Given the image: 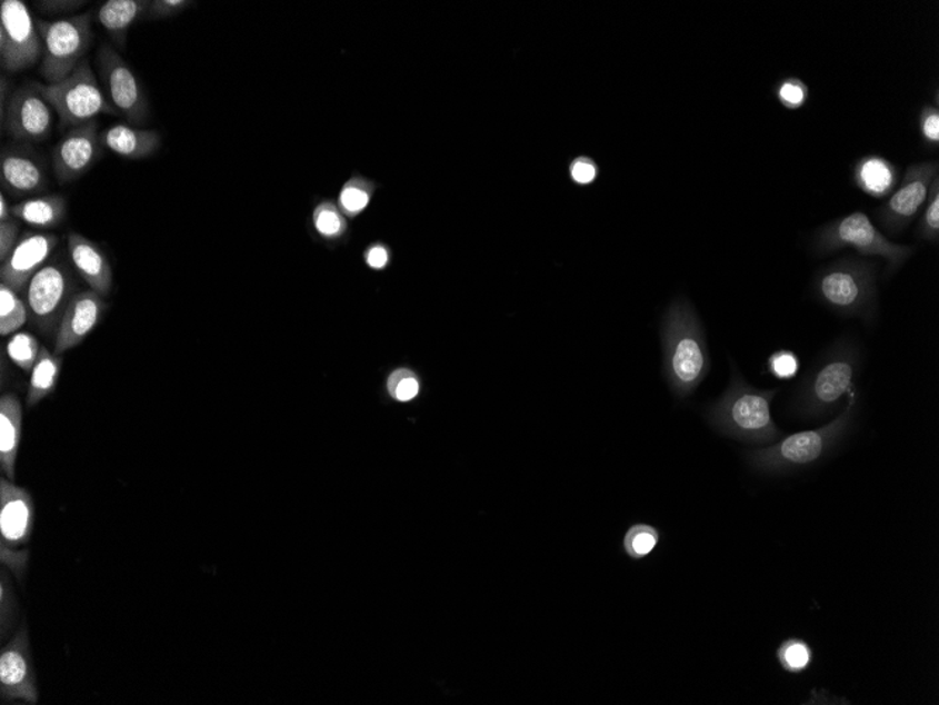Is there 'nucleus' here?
<instances>
[{
	"label": "nucleus",
	"instance_id": "nucleus-1",
	"mask_svg": "<svg viewBox=\"0 0 939 705\" xmlns=\"http://www.w3.org/2000/svg\"><path fill=\"white\" fill-rule=\"evenodd\" d=\"M665 375L672 394L686 399L699 388L710 369L707 336L687 299L673 300L661 328Z\"/></svg>",
	"mask_w": 939,
	"mask_h": 705
},
{
	"label": "nucleus",
	"instance_id": "nucleus-2",
	"mask_svg": "<svg viewBox=\"0 0 939 705\" xmlns=\"http://www.w3.org/2000/svg\"><path fill=\"white\" fill-rule=\"evenodd\" d=\"M723 396L708 410V420L716 431L748 444L777 441L781 431L773 423L771 403L778 390L758 389L747 384L736 365Z\"/></svg>",
	"mask_w": 939,
	"mask_h": 705
},
{
	"label": "nucleus",
	"instance_id": "nucleus-3",
	"mask_svg": "<svg viewBox=\"0 0 939 705\" xmlns=\"http://www.w3.org/2000/svg\"><path fill=\"white\" fill-rule=\"evenodd\" d=\"M877 269L869 259H838L816 274V299L837 315L871 322L878 311Z\"/></svg>",
	"mask_w": 939,
	"mask_h": 705
},
{
	"label": "nucleus",
	"instance_id": "nucleus-4",
	"mask_svg": "<svg viewBox=\"0 0 939 705\" xmlns=\"http://www.w3.org/2000/svg\"><path fill=\"white\" fill-rule=\"evenodd\" d=\"M861 365V349L852 339H840L827 349L800 389L805 413L823 416L835 411L843 397L850 396L856 388Z\"/></svg>",
	"mask_w": 939,
	"mask_h": 705
},
{
	"label": "nucleus",
	"instance_id": "nucleus-5",
	"mask_svg": "<svg viewBox=\"0 0 939 705\" xmlns=\"http://www.w3.org/2000/svg\"><path fill=\"white\" fill-rule=\"evenodd\" d=\"M815 252L825 257L851 248L859 256L882 258L888 265L886 275H893L915 254V247L890 241L863 211L840 217L816 232Z\"/></svg>",
	"mask_w": 939,
	"mask_h": 705
},
{
	"label": "nucleus",
	"instance_id": "nucleus-6",
	"mask_svg": "<svg viewBox=\"0 0 939 705\" xmlns=\"http://www.w3.org/2000/svg\"><path fill=\"white\" fill-rule=\"evenodd\" d=\"M856 403V391H852L846 408L835 421L810 431L792 434L771 447L755 450L748 454L750 464L763 471H787L819 463L850 428Z\"/></svg>",
	"mask_w": 939,
	"mask_h": 705
},
{
	"label": "nucleus",
	"instance_id": "nucleus-7",
	"mask_svg": "<svg viewBox=\"0 0 939 705\" xmlns=\"http://www.w3.org/2000/svg\"><path fill=\"white\" fill-rule=\"evenodd\" d=\"M37 28L42 41L41 77L49 83L61 82L87 60L94 39L92 14L39 20Z\"/></svg>",
	"mask_w": 939,
	"mask_h": 705
},
{
	"label": "nucleus",
	"instance_id": "nucleus-8",
	"mask_svg": "<svg viewBox=\"0 0 939 705\" xmlns=\"http://www.w3.org/2000/svg\"><path fill=\"white\" fill-rule=\"evenodd\" d=\"M42 93L56 110L60 129H76L97 120L100 115L119 116L100 88L97 76L84 60L76 71L61 82L41 83Z\"/></svg>",
	"mask_w": 939,
	"mask_h": 705
},
{
	"label": "nucleus",
	"instance_id": "nucleus-9",
	"mask_svg": "<svg viewBox=\"0 0 939 705\" xmlns=\"http://www.w3.org/2000/svg\"><path fill=\"white\" fill-rule=\"evenodd\" d=\"M76 280L68 265L49 262L36 274L26 289L29 318L41 332L50 334L58 326L73 299Z\"/></svg>",
	"mask_w": 939,
	"mask_h": 705
},
{
	"label": "nucleus",
	"instance_id": "nucleus-10",
	"mask_svg": "<svg viewBox=\"0 0 939 705\" xmlns=\"http://www.w3.org/2000/svg\"><path fill=\"white\" fill-rule=\"evenodd\" d=\"M42 57V41L37 21L23 0L0 3V58L2 67L18 73L33 67Z\"/></svg>",
	"mask_w": 939,
	"mask_h": 705
},
{
	"label": "nucleus",
	"instance_id": "nucleus-11",
	"mask_svg": "<svg viewBox=\"0 0 939 705\" xmlns=\"http://www.w3.org/2000/svg\"><path fill=\"white\" fill-rule=\"evenodd\" d=\"M98 66L106 97L117 113L131 126L144 125L150 118V102L129 63L113 47L103 44L98 52Z\"/></svg>",
	"mask_w": 939,
	"mask_h": 705
},
{
	"label": "nucleus",
	"instance_id": "nucleus-12",
	"mask_svg": "<svg viewBox=\"0 0 939 705\" xmlns=\"http://www.w3.org/2000/svg\"><path fill=\"white\" fill-rule=\"evenodd\" d=\"M938 162L912 163L903 180L877 211V219L883 230L896 236L910 225L925 208L933 179L939 177Z\"/></svg>",
	"mask_w": 939,
	"mask_h": 705
},
{
	"label": "nucleus",
	"instance_id": "nucleus-13",
	"mask_svg": "<svg viewBox=\"0 0 939 705\" xmlns=\"http://www.w3.org/2000/svg\"><path fill=\"white\" fill-rule=\"evenodd\" d=\"M56 110L42 93L41 83L30 82L10 97L4 115L7 131L21 142H42L51 136Z\"/></svg>",
	"mask_w": 939,
	"mask_h": 705
},
{
	"label": "nucleus",
	"instance_id": "nucleus-14",
	"mask_svg": "<svg viewBox=\"0 0 939 705\" xmlns=\"http://www.w3.org/2000/svg\"><path fill=\"white\" fill-rule=\"evenodd\" d=\"M34 503L33 497L23 487L16 486L12 480H0V534H2V556L12 555L7 560L12 565L16 560V572L24 567L20 562L21 545L28 544L33 533Z\"/></svg>",
	"mask_w": 939,
	"mask_h": 705
},
{
	"label": "nucleus",
	"instance_id": "nucleus-15",
	"mask_svg": "<svg viewBox=\"0 0 939 705\" xmlns=\"http://www.w3.org/2000/svg\"><path fill=\"white\" fill-rule=\"evenodd\" d=\"M103 148L97 120L69 130L52 151V169L58 183L67 185L82 178L102 157Z\"/></svg>",
	"mask_w": 939,
	"mask_h": 705
},
{
	"label": "nucleus",
	"instance_id": "nucleus-16",
	"mask_svg": "<svg viewBox=\"0 0 939 705\" xmlns=\"http://www.w3.org/2000/svg\"><path fill=\"white\" fill-rule=\"evenodd\" d=\"M0 694L3 702L29 704L39 702L29 636L26 629L16 635L0 655Z\"/></svg>",
	"mask_w": 939,
	"mask_h": 705
},
{
	"label": "nucleus",
	"instance_id": "nucleus-17",
	"mask_svg": "<svg viewBox=\"0 0 939 705\" xmlns=\"http://www.w3.org/2000/svg\"><path fill=\"white\" fill-rule=\"evenodd\" d=\"M58 237L49 232H28L16 244L13 251L2 262L0 279L14 291L28 289L30 280L49 264Z\"/></svg>",
	"mask_w": 939,
	"mask_h": 705
},
{
	"label": "nucleus",
	"instance_id": "nucleus-18",
	"mask_svg": "<svg viewBox=\"0 0 939 705\" xmlns=\"http://www.w3.org/2000/svg\"><path fill=\"white\" fill-rule=\"evenodd\" d=\"M106 309L108 305L97 291L84 290L73 296L58 326L54 354L62 355L81 346L83 339L102 321Z\"/></svg>",
	"mask_w": 939,
	"mask_h": 705
},
{
	"label": "nucleus",
	"instance_id": "nucleus-19",
	"mask_svg": "<svg viewBox=\"0 0 939 705\" xmlns=\"http://www.w3.org/2000/svg\"><path fill=\"white\" fill-rule=\"evenodd\" d=\"M3 189L13 196H31L47 189V171L39 153L29 147L3 148L0 158Z\"/></svg>",
	"mask_w": 939,
	"mask_h": 705
},
{
	"label": "nucleus",
	"instance_id": "nucleus-20",
	"mask_svg": "<svg viewBox=\"0 0 939 705\" xmlns=\"http://www.w3.org/2000/svg\"><path fill=\"white\" fill-rule=\"evenodd\" d=\"M67 241L69 258L79 277L102 298L109 296L113 288V269L103 249L78 232H71Z\"/></svg>",
	"mask_w": 939,
	"mask_h": 705
},
{
	"label": "nucleus",
	"instance_id": "nucleus-21",
	"mask_svg": "<svg viewBox=\"0 0 939 705\" xmlns=\"http://www.w3.org/2000/svg\"><path fill=\"white\" fill-rule=\"evenodd\" d=\"M102 142L116 156L137 161L153 156L162 145V137L156 130L117 123L106 129Z\"/></svg>",
	"mask_w": 939,
	"mask_h": 705
},
{
	"label": "nucleus",
	"instance_id": "nucleus-22",
	"mask_svg": "<svg viewBox=\"0 0 939 705\" xmlns=\"http://www.w3.org/2000/svg\"><path fill=\"white\" fill-rule=\"evenodd\" d=\"M21 427H23V408L14 395H4L0 399V465L10 480L16 476V460H18Z\"/></svg>",
	"mask_w": 939,
	"mask_h": 705
},
{
	"label": "nucleus",
	"instance_id": "nucleus-23",
	"mask_svg": "<svg viewBox=\"0 0 939 705\" xmlns=\"http://www.w3.org/2000/svg\"><path fill=\"white\" fill-rule=\"evenodd\" d=\"M148 0H109L98 9L97 18L106 33L120 49H124L127 34L150 9Z\"/></svg>",
	"mask_w": 939,
	"mask_h": 705
},
{
	"label": "nucleus",
	"instance_id": "nucleus-24",
	"mask_svg": "<svg viewBox=\"0 0 939 705\" xmlns=\"http://www.w3.org/2000/svg\"><path fill=\"white\" fill-rule=\"evenodd\" d=\"M12 216L34 229H54L67 216V200L61 195L36 196L13 206Z\"/></svg>",
	"mask_w": 939,
	"mask_h": 705
},
{
	"label": "nucleus",
	"instance_id": "nucleus-25",
	"mask_svg": "<svg viewBox=\"0 0 939 705\" xmlns=\"http://www.w3.org/2000/svg\"><path fill=\"white\" fill-rule=\"evenodd\" d=\"M898 169L882 157L859 159L853 168V182L863 193L872 198H885L898 183Z\"/></svg>",
	"mask_w": 939,
	"mask_h": 705
},
{
	"label": "nucleus",
	"instance_id": "nucleus-26",
	"mask_svg": "<svg viewBox=\"0 0 939 705\" xmlns=\"http://www.w3.org/2000/svg\"><path fill=\"white\" fill-rule=\"evenodd\" d=\"M61 368L62 359L60 355L51 354L49 349L42 347L34 369L31 370L28 391L29 407L39 405L42 399H46L47 396H50L56 390L58 379H60Z\"/></svg>",
	"mask_w": 939,
	"mask_h": 705
},
{
	"label": "nucleus",
	"instance_id": "nucleus-27",
	"mask_svg": "<svg viewBox=\"0 0 939 705\" xmlns=\"http://www.w3.org/2000/svg\"><path fill=\"white\" fill-rule=\"evenodd\" d=\"M28 320V305L19 298L18 291L0 285V334L3 337L16 334Z\"/></svg>",
	"mask_w": 939,
	"mask_h": 705
},
{
	"label": "nucleus",
	"instance_id": "nucleus-28",
	"mask_svg": "<svg viewBox=\"0 0 939 705\" xmlns=\"http://www.w3.org/2000/svg\"><path fill=\"white\" fill-rule=\"evenodd\" d=\"M659 543V529L647 526V524H636L625 535L623 550L629 558L639 560L649 556Z\"/></svg>",
	"mask_w": 939,
	"mask_h": 705
},
{
	"label": "nucleus",
	"instance_id": "nucleus-29",
	"mask_svg": "<svg viewBox=\"0 0 939 705\" xmlns=\"http://www.w3.org/2000/svg\"><path fill=\"white\" fill-rule=\"evenodd\" d=\"M41 352L40 344L34 336L29 332H16L8 342L9 358L13 360L19 368L31 373L34 369L37 359Z\"/></svg>",
	"mask_w": 939,
	"mask_h": 705
},
{
	"label": "nucleus",
	"instance_id": "nucleus-30",
	"mask_svg": "<svg viewBox=\"0 0 939 705\" xmlns=\"http://www.w3.org/2000/svg\"><path fill=\"white\" fill-rule=\"evenodd\" d=\"M917 237L937 244L939 240V177L933 179L925 214L917 226Z\"/></svg>",
	"mask_w": 939,
	"mask_h": 705
},
{
	"label": "nucleus",
	"instance_id": "nucleus-31",
	"mask_svg": "<svg viewBox=\"0 0 939 705\" xmlns=\"http://www.w3.org/2000/svg\"><path fill=\"white\" fill-rule=\"evenodd\" d=\"M778 659L785 671L799 673L808 669L811 662V649L803 641L790 639L781 645L778 651Z\"/></svg>",
	"mask_w": 939,
	"mask_h": 705
},
{
	"label": "nucleus",
	"instance_id": "nucleus-32",
	"mask_svg": "<svg viewBox=\"0 0 939 705\" xmlns=\"http://www.w3.org/2000/svg\"><path fill=\"white\" fill-rule=\"evenodd\" d=\"M800 359L798 354L790 349H778L769 355L767 370L778 380L793 379L799 374Z\"/></svg>",
	"mask_w": 939,
	"mask_h": 705
},
{
	"label": "nucleus",
	"instance_id": "nucleus-33",
	"mask_svg": "<svg viewBox=\"0 0 939 705\" xmlns=\"http://www.w3.org/2000/svg\"><path fill=\"white\" fill-rule=\"evenodd\" d=\"M419 380L416 374L408 369H398L390 376L389 391L398 401H411L419 395Z\"/></svg>",
	"mask_w": 939,
	"mask_h": 705
},
{
	"label": "nucleus",
	"instance_id": "nucleus-34",
	"mask_svg": "<svg viewBox=\"0 0 939 705\" xmlns=\"http://www.w3.org/2000/svg\"><path fill=\"white\" fill-rule=\"evenodd\" d=\"M777 97L787 109H799L809 100V88L798 78L783 79L777 88Z\"/></svg>",
	"mask_w": 939,
	"mask_h": 705
},
{
	"label": "nucleus",
	"instance_id": "nucleus-35",
	"mask_svg": "<svg viewBox=\"0 0 939 705\" xmlns=\"http://www.w3.org/2000/svg\"><path fill=\"white\" fill-rule=\"evenodd\" d=\"M314 225L318 232L323 237H336L341 235L343 221L338 211L330 205H321L314 214Z\"/></svg>",
	"mask_w": 939,
	"mask_h": 705
},
{
	"label": "nucleus",
	"instance_id": "nucleus-36",
	"mask_svg": "<svg viewBox=\"0 0 939 705\" xmlns=\"http://www.w3.org/2000/svg\"><path fill=\"white\" fill-rule=\"evenodd\" d=\"M192 4L189 0H153L148 9L147 18L151 20H163L177 18Z\"/></svg>",
	"mask_w": 939,
	"mask_h": 705
},
{
	"label": "nucleus",
	"instance_id": "nucleus-37",
	"mask_svg": "<svg viewBox=\"0 0 939 705\" xmlns=\"http://www.w3.org/2000/svg\"><path fill=\"white\" fill-rule=\"evenodd\" d=\"M19 235L20 221L14 219V217L8 221L0 222V259H2V262L13 251L16 244L19 242Z\"/></svg>",
	"mask_w": 939,
	"mask_h": 705
},
{
	"label": "nucleus",
	"instance_id": "nucleus-38",
	"mask_svg": "<svg viewBox=\"0 0 939 705\" xmlns=\"http://www.w3.org/2000/svg\"><path fill=\"white\" fill-rule=\"evenodd\" d=\"M920 130L928 145H939V111L937 108L928 106L921 111Z\"/></svg>",
	"mask_w": 939,
	"mask_h": 705
},
{
	"label": "nucleus",
	"instance_id": "nucleus-39",
	"mask_svg": "<svg viewBox=\"0 0 939 705\" xmlns=\"http://www.w3.org/2000/svg\"><path fill=\"white\" fill-rule=\"evenodd\" d=\"M370 196L366 190L358 187H348L342 190L341 205L350 215H357L369 205Z\"/></svg>",
	"mask_w": 939,
	"mask_h": 705
},
{
	"label": "nucleus",
	"instance_id": "nucleus-40",
	"mask_svg": "<svg viewBox=\"0 0 939 705\" xmlns=\"http://www.w3.org/2000/svg\"><path fill=\"white\" fill-rule=\"evenodd\" d=\"M571 178L580 185H588L597 179L598 168L596 162L588 158H578L571 166Z\"/></svg>",
	"mask_w": 939,
	"mask_h": 705
},
{
	"label": "nucleus",
	"instance_id": "nucleus-41",
	"mask_svg": "<svg viewBox=\"0 0 939 705\" xmlns=\"http://www.w3.org/2000/svg\"><path fill=\"white\" fill-rule=\"evenodd\" d=\"M387 262H389V254L383 247H373L368 252V264L371 268H384Z\"/></svg>",
	"mask_w": 939,
	"mask_h": 705
},
{
	"label": "nucleus",
	"instance_id": "nucleus-42",
	"mask_svg": "<svg viewBox=\"0 0 939 705\" xmlns=\"http://www.w3.org/2000/svg\"><path fill=\"white\" fill-rule=\"evenodd\" d=\"M39 9H44L47 13L71 12V10L81 7L78 2H42L37 4Z\"/></svg>",
	"mask_w": 939,
	"mask_h": 705
},
{
	"label": "nucleus",
	"instance_id": "nucleus-43",
	"mask_svg": "<svg viewBox=\"0 0 939 705\" xmlns=\"http://www.w3.org/2000/svg\"><path fill=\"white\" fill-rule=\"evenodd\" d=\"M12 208L8 205L7 196L0 195V222L12 219Z\"/></svg>",
	"mask_w": 939,
	"mask_h": 705
}]
</instances>
